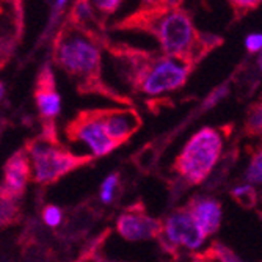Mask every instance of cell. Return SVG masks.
<instances>
[{
  "label": "cell",
  "instance_id": "603a6c76",
  "mask_svg": "<svg viewBox=\"0 0 262 262\" xmlns=\"http://www.w3.org/2000/svg\"><path fill=\"white\" fill-rule=\"evenodd\" d=\"M2 94H4V85L0 83V98H2Z\"/></svg>",
  "mask_w": 262,
  "mask_h": 262
},
{
  "label": "cell",
  "instance_id": "277c9868",
  "mask_svg": "<svg viewBox=\"0 0 262 262\" xmlns=\"http://www.w3.org/2000/svg\"><path fill=\"white\" fill-rule=\"evenodd\" d=\"M27 152L32 160L35 181L41 184L55 182L91 160L90 156H76L61 148L52 121H46L42 137L29 143Z\"/></svg>",
  "mask_w": 262,
  "mask_h": 262
},
{
  "label": "cell",
  "instance_id": "ba28073f",
  "mask_svg": "<svg viewBox=\"0 0 262 262\" xmlns=\"http://www.w3.org/2000/svg\"><path fill=\"white\" fill-rule=\"evenodd\" d=\"M116 229L126 241L135 242L159 237L162 234V223L148 217L143 210L127 209V212L118 219Z\"/></svg>",
  "mask_w": 262,
  "mask_h": 262
},
{
  "label": "cell",
  "instance_id": "9c48e42d",
  "mask_svg": "<svg viewBox=\"0 0 262 262\" xmlns=\"http://www.w3.org/2000/svg\"><path fill=\"white\" fill-rule=\"evenodd\" d=\"M99 121L108 135L118 146L140 127L141 120L134 110H96Z\"/></svg>",
  "mask_w": 262,
  "mask_h": 262
},
{
  "label": "cell",
  "instance_id": "ac0fdd59",
  "mask_svg": "<svg viewBox=\"0 0 262 262\" xmlns=\"http://www.w3.org/2000/svg\"><path fill=\"white\" fill-rule=\"evenodd\" d=\"M228 86L226 85H223V86H220V88H217V90H213L209 96H207V99L204 101V104H203V108H206V110H209V108H212V107H215L220 101H223L225 98H226V94H228Z\"/></svg>",
  "mask_w": 262,
  "mask_h": 262
},
{
  "label": "cell",
  "instance_id": "7402d4cb",
  "mask_svg": "<svg viewBox=\"0 0 262 262\" xmlns=\"http://www.w3.org/2000/svg\"><path fill=\"white\" fill-rule=\"evenodd\" d=\"M93 5L99 8V11H102V13H113L121 5V2H116V0H104V2H94Z\"/></svg>",
  "mask_w": 262,
  "mask_h": 262
},
{
  "label": "cell",
  "instance_id": "52a82bcc",
  "mask_svg": "<svg viewBox=\"0 0 262 262\" xmlns=\"http://www.w3.org/2000/svg\"><path fill=\"white\" fill-rule=\"evenodd\" d=\"M165 235L170 247H187L190 250H196L203 245L206 235L198 226V223L190 215V212L182 209L173 212L162 225V234Z\"/></svg>",
  "mask_w": 262,
  "mask_h": 262
},
{
  "label": "cell",
  "instance_id": "e0dca14e",
  "mask_svg": "<svg viewBox=\"0 0 262 262\" xmlns=\"http://www.w3.org/2000/svg\"><path fill=\"white\" fill-rule=\"evenodd\" d=\"M116 185H118V174H112V176H108L104 181L102 190H101V200L104 203H107V204L112 203V200H113V190L116 188Z\"/></svg>",
  "mask_w": 262,
  "mask_h": 262
},
{
  "label": "cell",
  "instance_id": "8992f818",
  "mask_svg": "<svg viewBox=\"0 0 262 262\" xmlns=\"http://www.w3.org/2000/svg\"><path fill=\"white\" fill-rule=\"evenodd\" d=\"M66 134L71 140H80L86 143L88 148L93 151L94 156H105L112 152L118 145L108 138L105 134L99 118L96 115V110L93 112H82L74 121H71Z\"/></svg>",
  "mask_w": 262,
  "mask_h": 262
},
{
  "label": "cell",
  "instance_id": "5b68a950",
  "mask_svg": "<svg viewBox=\"0 0 262 262\" xmlns=\"http://www.w3.org/2000/svg\"><path fill=\"white\" fill-rule=\"evenodd\" d=\"M223 148L222 135L210 127L198 130L187 141L176 160L179 174L190 184H201L213 170Z\"/></svg>",
  "mask_w": 262,
  "mask_h": 262
},
{
  "label": "cell",
  "instance_id": "6da1fadb",
  "mask_svg": "<svg viewBox=\"0 0 262 262\" xmlns=\"http://www.w3.org/2000/svg\"><path fill=\"white\" fill-rule=\"evenodd\" d=\"M151 5V10H141L126 19L123 27L154 33L165 57L181 60L192 66V61H198V58L220 42L215 36L200 33L190 14L179 4L174 8H171L173 4H162V8H157V4Z\"/></svg>",
  "mask_w": 262,
  "mask_h": 262
},
{
  "label": "cell",
  "instance_id": "44dd1931",
  "mask_svg": "<svg viewBox=\"0 0 262 262\" xmlns=\"http://www.w3.org/2000/svg\"><path fill=\"white\" fill-rule=\"evenodd\" d=\"M245 46L248 52L254 54V52H260V47H262V36L259 33H251L247 36L245 39Z\"/></svg>",
  "mask_w": 262,
  "mask_h": 262
},
{
  "label": "cell",
  "instance_id": "2e32d148",
  "mask_svg": "<svg viewBox=\"0 0 262 262\" xmlns=\"http://www.w3.org/2000/svg\"><path fill=\"white\" fill-rule=\"evenodd\" d=\"M247 179L251 184H260V181H262V157H260V152H257L256 157L251 159L250 166L247 170Z\"/></svg>",
  "mask_w": 262,
  "mask_h": 262
},
{
  "label": "cell",
  "instance_id": "8fae6325",
  "mask_svg": "<svg viewBox=\"0 0 262 262\" xmlns=\"http://www.w3.org/2000/svg\"><path fill=\"white\" fill-rule=\"evenodd\" d=\"M4 173H5L4 190H7L13 198L20 196L24 193V190H26V185L32 173L30 160L26 156V152L17 151L16 154H13L4 166Z\"/></svg>",
  "mask_w": 262,
  "mask_h": 262
},
{
  "label": "cell",
  "instance_id": "d6986e66",
  "mask_svg": "<svg viewBox=\"0 0 262 262\" xmlns=\"http://www.w3.org/2000/svg\"><path fill=\"white\" fill-rule=\"evenodd\" d=\"M42 219L47 226H58L61 222V210L57 206H47L42 212Z\"/></svg>",
  "mask_w": 262,
  "mask_h": 262
},
{
  "label": "cell",
  "instance_id": "ffe728a7",
  "mask_svg": "<svg viewBox=\"0 0 262 262\" xmlns=\"http://www.w3.org/2000/svg\"><path fill=\"white\" fill-rule=\"evenodd\" d=\"M248 129L253 134H260V107L256 105V108H251L250 118H248Z\"/></svg>",
  "mask_w": 262,
  "mask_h": 262
},
{
  "label": "cell",
  "instance_id": "4fadbf2b",
  "mask_svg": "<svg viewBox=\"0 0 262 262\" xmlns=\"http://www.w3.org/2000/svg\"><path fill=\"white\" fill-rule=\"evenodd\" d=\"M16 198H13L7 190L0 188V226L13 225L17 219V206Z\"/></svg>",
  "mask_w": 262,
  "mask_h": 262
},
{
  "label": "cell",
  "instance_id": "3957f363",
  "mask_svg": "<svg viewBox=\"0 0 262 262\" xmlns=\"http://www.w3.org/2000/svg\"><path fill=\"white\" fill-rule=\"evenodd\" d=\"M132 63V79L135 86L145 94H162L181 88L192 71V66L165 55L145 52H127Z\"/></svg>",
  "mask_w": 262,
  "mask_h": 262
},
{
  "label": "cell",
  "instance_id": "7a4b0ae2",
  "mask_svg": "<svg viewBox=\"0 0 262 262\" xmlns=\"http://www.w3.org/2000/svg\"><path fill=\"white\" fill-rule=\"evenodd\" d=\"M54 57L64 71L80 80L82 88L104 93L99 80L101 51L90 32L71 24L63 27L55 39Z\"/></svg>",
  "mask_w": 262,
  "mask_h": 262
},
{
  "label": "cell",
  "instance_id": "5bb4252c",
  "mask_svg": "<svg viewBox=\"0 0 262 262\" xmlns=\"http://www.w3.org/2000/svg\"><path fill=\"white\" fill-rule=\"evenodd\" d=\"M209 254L220 262H244L232 250H229L228 247H225L222 244H213L209 250Z\"/></svg>",
  "mask_w": 262,
  "mask_h": 262
},
{
  "label": "cell",
  "instance_id": "9a60e30c",
  "mask_svg": "<svg viewBox=\"0 0 262 262\" xmlns=\"http://www.w3.org/2000/svg\"><path fill=\"white\" fill-rule=\"evenodd\" d=\"M234 198L239 201L244 207H253L256 203V192L253 185H241L232 190Z\"/></svg>",
  "mask_w": 262,
  "mask_h": 262
},
{
  "label": "cell",
  "instance_id": "7c38bea8",
  "mask_svg": "<svg viewBox=\"0 0 262 262\" xmlns=\"http://www.w3.org/2000/svg\"><path fill=\"white\" fill-rule=\"evenodd\" d=\"M190 215L198 223L204 235H210L217 232L222 223V206L219 201L212 198L195 200L190 204Z\"/></svg>",
  "mask_w": 262,
  "mask_h": 262
},
{
  "label": "cell",
  "instance_id": "cb8c5ba5",
  "mask_svg": "<svg viewBox=\"0 0 262 262\" xmlns=\"http://www.w3.org/2000/svg\"><path fill=\"white\" fill-rule=\"evenodd\" d=\"M99 262H112V260H99Z\"/></svg>",
  "mask_w": 262,
  "mask_h": 262
},
{
  "label": "cell",
  "instance_id": "30bf717a",
  "mask_svg": "<svg viewBox=\"0 0 262 262\" xmlns=\"http://www.w3.org/2000/svg\"><path fill=\"white\" fill-rule=\"evenodd\" d=\"M35 98H36V105L39 108V113L44 120L52 121L60 113L61 101H60V94L55 90V79L49 66H44L38 77Z\"/></svg>",
  "mask_w": 262,
  "mask_h": 262
}]
</instances>
